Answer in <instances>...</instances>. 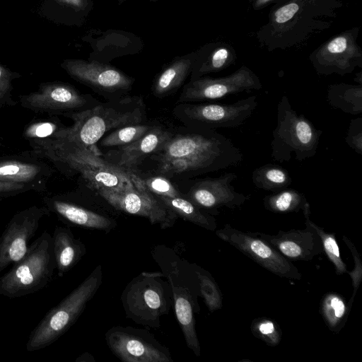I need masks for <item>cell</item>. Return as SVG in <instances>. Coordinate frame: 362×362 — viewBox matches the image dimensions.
<instances>
[{
	"label": "cell",
	"mask_w": 362,
	"mask_h": 362,
	"mask_svg": "<svg viewBox=\"0 0 362 362\" xmlns=\"http://www.w3.org/2000/svg\"><path fill=\"white\" fill-rule=\"evenodd\" d=\"M147 159L155 163L152 175L173 181L235 167L243 154L215 129L182 126L173 129L169 139Z\"/></svg>",
	"instance_id": "6da1fadb"
},
{
	"label": "cell",
	"mask_w": 362,
	"mask_h": 362,
	"mask_svg": "<svg viewBox=\"0 0 362 362\" xmlns=\"http://www.w3.org/2000/svg\"><path fill=\"white\" fill-rule=\"evenodd\" d=\"M30 152L49 161L66 177L79 175L88 187L124 189L145 187L136 174L128 173L107 162L102 155L66 139L28 141Z\"/></svg>",
	"instance_id": "7a4b0ae2"
},
{
	"label": "cell",
	"mask_w": 362,
	"mask_h": 362,
	"mask_svg": "<svg viewBox=\"0 0 362 362\" xmlns=\"http://www.w3.org/2000/svg\"><path fill=\"white\" fill-rule=\"evenodd\" d=\"M62 116L73 121L64 137L102 155L97 146L107 132L130 124L147 122L146 107L141 96L126 95L120 98L100 102L96 106Z\"/></svg>",
	"instance_id": "3957f363"
},
{
	"label": "cell",
	"mask_w": 362,
	"mask_h": 362,
	"mask_svg": "<svg viewBox=\"0 0 362 362\" xmlns=\"http://www.w3.org/2000/svg\"><path fill=\"white\" fill-rule=\"evenodd\" d=\"M55 269L52 235L44 231L25 255L0 276V295L15 298L36 293L50 283Z\"/></svg>",
	"instance_id": "277c9868"
},
{
	"label": "cell",
	"mask_w": 362,
	"mask_h": 362,
	"mask_svg": "<svg viewBox=\"0 0 362 362\" xmlns=\"http://www.w3.org/2000/svg\"><path fill=\"white\" fill-rule=\"evenodd\" d=\"M102 282V268L92 273L59 304L50 309L30 332L26 350L35 351L49 346L77 320Z\"/></svg>",
	"instance_id": "5b68a950"
},
{
	"label": "cell",
	"mask_w": 362,
	"mask_h": 362,
	"mask_svg": "<svg viewBox=\"0 0 362 362\" xmlns=\"http://www.w3.org/2000/svg\"><path fill=\"white\" fill-rule=\"evenodd\" d=\"M276 126L272 132L271 156L280 163L289 162L292 153L301 162L314 157L322 132L303 115H298L286 95L277 105Z\"/></svg>",
	"instance_id": "8992f818"
},
{
	"label": "cell",
	"mask_w": 362,
	"mask_h": 362,
	"mask_svg": "<svg viewBox=\"0 0 362 362\" xmlns=\"http://www.w3.org/2000/svg\"><path fill=\"white\" fill-rule=\"evenodd\" d=\"M159 272H143L126 287L122 296L128 317L146 327L158 328L160 319L168 313L170 303L169 284Z\"/></svg>",
	"instance_id": "52a82bcc"
},
{
	"label": "cell",
	"mask_w": 362,
	"mask_h": 362,
	"mask_svg": "<svg viewBox=\"0 0 362 362\" xmlns=\"http://www.w3.org/2000/svg\"><path fill=\"white\" fill-rule=\"evenodd\" d=\"M257 105V95L230 104L180 103L175 104L173 114L184 126L216 130L240 127L252 115Z\"/></svg>",
	"instance_id": "ba28073f"
},
{
	"label": "cell",
	"mask_w": 362,
	"mask_h": 362,
	"mask_svg": "<svg viewBox=\"0 0 362 362\" xmlns=\"http://www.w3.org/2000/svg\"><path fill=\"white\" fill-rule=\"evenodd\" d=\"M21 105L37 114L63 115L90 109L100 101L62 81L42 83L37 90L19 95Z\"/></svg>",
	"instance_id": "9c48e42d"
},
{
	"label": "cell",
	"mask_w": 362,
	"mask_h": 362,
	"mask_svg": "<svg viewBox=\"0 0 362 362\" xmlns=\"http://www.w3.org/2000/svg\"><path fill=\"white\" fill-rule=\"evenodd\" d=\"M215 233L270 272L289 279H302L298 269L256 233L242 231L225 224L222 228L216 230Z\"/></svg>",
	"instance_id": "30bf717a"
},
{
	"label": "cell",
	"mask_w": 362,
	"mask_h": 362,
	"mask_svg": "<svg viewBox=\"0 0 362 362\" xmlns=\"http://www.w3.org/2000/svg\"><path fill=\"white\" fill-rule=\"evenodd\" d=\"M61 66L72 78L89 87L106 100L128 95L134 83V78L98 61L66 59Z\"/></svg>",
	"instance_id": "8fae6325"
},
{
	"label": "cell",
	"mask_w": 362,
	"mask_h": 362,
	"mask_svg": "<svg viewBox=\"0 0 362 362\" xmlns=\"http://www.w3.org/2000/svg\"><path fill=\"white\" fill-rule=\"evenodd\" d=\"M96 192L114 209L143 216L163 229L173 227L177 214L146 187L124 189L98 188Z\"/></svg>",
	"instance_id": "7c38bea8"
},
{
	"label": "cell",
	"mask_w": 362,
	"mask_h": 362,
	"mask_svg": "<svg viewBox=\"0 0 362 362\" xmlns=\"http://www.w3.org/2000/svg\"><path fill=\"white\" fill-rule=\"evenodd\" d=\"M105 339L110 351L122 361H173L168 349L144 329L114 327L107 330Z\"/></svg>",
	"instance_id": "4fadbf2b"
},
{
	"label": "cell",
	"mask_w": 362,
	"mask_h": 362,
	"mask_svg": "<svg viewBox=\"0 0 362 362\" xmlns=\"http://www.w3.org/2000/svg\"><path fill=\"white\" fill-rule=\"evenodd\" d=\"M262 87L259 78L243 66L228 76L217 78L200 77L190 80L183 86L176 104L209 102L242 92L259 90Z\"/></svg>",
	"instance_id": "5bb4252c"
},
{
	"label": "cell",
	"mask_w": 362,
	"mask_h": 362,
	"mask_svg": "<svg viewBox=\"0 0 362 362\" xmlns=\"http://www.w3.org/2000/svg\"><path fill=\"white\" fill-rule=\"evenodd\" d=\"M50 214L45 206L34 205L13 216L0 236V274L25 255L41 220Z\"/></svg>",
	"instance_id": "9a60e30c"
},
{
	"label": "cell",
	"mask_w": 362,
	"mask_h": 362,
	"mask_svg": "<svg viewBox=\"0 0 362 362\" xmlns=\"http://www.w3.org/2000/svg\"><path fill=\"white\" fill-rule=\"evenodd\" d=\"M238 178L234 173L218 177L187 180V191L182 195L201 209L217 211L218 209L240 207L248 201L250 194L235 191L233 182Z\"/></svg>",
	"instance_id": "2e32d148"
},
{
	"label": "cell",
	"mask_w": 362,
	"mask_h": 362,
	"mask_svg": "<svg viewBox=\"0 0 362 362\" xmlns=\"http://www.w3.org/2000/svg\"><path fill=\"white\" fill-rule=\"evenodd\" d=\"M173 130L158 123L139 140L126 146L112 148L105 153H102V157L112 165L134 174L139 166L169 139Z\"/></svg>",
	"instance_id": "e0dca14e"
},
{
	"label": "cell",
	"mask_w": 362,
	"mask_h": 362,
	"mask_svg": "<svg viewBox=\"0 0 362 362\" xmlns=\"http://www.w3.org/2000/svg\"><path fill=\"white\" fill-rule=\"evenodd\" d=\"M42 202L50 214L66 224L106 233L117 225L115 218L81 205L71 194L45 195Z\"/></svg>",
	"instance_id": "ac0fdd59"
},
{
	"label": "cell",
	"mask_w": 362,
	"mask_h": 362,
	"mask_svg": "<svg viewBox=\"0 0 362 362\" xmlns=\"http://www.w3.org/2000/svg\"><path fill=\"white\" fill-rule=\"evenodd\" d=\"M54 172L47 163L30 151L0 157V181L27 185L37 192L46 190Z\"/></svg>",
	"instance_id": "d6986e66"
},
{
	"label": "cell",
	"mask_w": 362,
	"mask_h": 362,
	"mask_svg": "<svg viewBox=\"0 0 362 362\" xmlns=\"http://www.w3.org/2000/svg\"><path fill=\"white\" fill-rule=\"evenodd\" d=\"M302 230L279 231L276 235L256 233L289 260L310 261L322 253L321 240L315 230L306 221Z\"/></svg>",
	"instance_id": "ffe728a7"
},
{
	"label": "cell",
	"mask_w": 362,
	"mask_h": 362,
	"mask_svg": "<svg viewBox=\"0 0 362 362\" xmlns=\"http://www.w3.org/2000/svg\"><path fill=\"white\" fill-rule=\"evenodd\" d=\"M52 239L57 276L62 277L81 260L86 249L69 227L57 226Z\"/></svg>",
	"instance_id": "44dd1931"
},
{
	"label": "cell",
	"mask_w": 362,
	"mask_h": 362,
	"mask_svg": "<svg viewBox=\"0 0 362 362\" xmlns=\"http://www.w3.org/2000/svg\"><path fill=\"white\" fill-rule=\"evenodd\" d=\"M177 320L182 329L187 346L197 356L201 355L194 315L195 304L189 289L173 284L169 278Z\"/></svg>",
	"instance_id": "7402d4cb"
},
{
	"label": "cell",
	"mask_w": 362,
	"mask_h": 362,
	"mask_svg": "<svg viewBox=\"0 0 362 362\" xmlns=\"http://www.w3.org/2000/svg\"><path fill=\"white\" fill-rule=\"evenodd\" d=\"M196 54H189L175 59L165 67L153 80L151 91L158 98L175 94L192 73Z\"/></svg>",
	"instance_id": "603a6c76"
},
{
	"label": "cell",
	"mask_w": 362,
	"mask_h": 362,
	"mask_svg": "<svg viewBox=\"0 0 362 362\" xmlns=\"http://www.w3.org/2000/svg\"><path fill=\"white\" fill-rule=\"evenodd\" d=\"M327 100L330 106L345 113L359 115L362 113V85L344 83L329 85Z\"/></svg>",
	"instance_id": "cb8c5ba5"
},
{
	"label": "cell",
	"mask_w": 362,
	"mask_h": 362,
	"mask_svg": "<svg viewBox=\"0 0 362 362\" xmlns=\"http://www.w3.org/2000/svg\"><path fill=\"white\" fill-rule=\"evenodd\" d=\"M159 197L177 216L206 230H216L217 224L215 218L183 195L176 197Z\"/></svg>",
	"instance_id": "d4e9b609"
},
{
	"label": "cell",
	"mask_w": 362,
	"mask_h": 362,
	"mask_svg": "<svg viewBox=\"0 0 362 362\" xmlns=\"http://www.w3.org/2000/svg\"><path fill=\"white\" fill-rule=\"evenodd\" d=\"M252 181L258 189L275 192L288 187L292 177L283 167L267 163L253 170Z\"/></svg>",
	"instance_id": "484cf974"
},
{
	"label": "cell",
	"mask_w": 362,
	"mask_h": 362,
	"mask_svg": "<svg viewBox=\"0 0 362 362\" xmlns=\"http://www.w3.org/2000/svg\"><path fill=\"white\" fill-rule=\"evenodd\" d=\"M307 202L303 193L288 187L267 195L263 199L264 208L278 214L298 212Z\"/></svg>",
	"instance_id": "4316f807"
},
{
	"label": "cell",
	"mask_w": 362,
	"mask_h": 362,
	"mask_svg": "<svg viewBox=\"0 0 362 362\" xmlns=\"http://www.w3.org/2000/svg\"><path fill=\"white\" fill-rule=\"evenodd\" d=\"M69 130L58 116H49L45 119L32 121L25 125L23 137L28 141L42 139H62Z\"/></svg>",
	"instance_id": "83f0119b"
},
{
	"label": "cell",
	"mask_w": 362,
	"mask_h": 362,
	"mask_svg": "<svg viewBox=\"0 0 362 362\" xmlns=\"http://www.w3.org/2000/svg\"><path fill=\"white\" fill-rule=\"evenodd\" d=\"M158 122L130 124L113 129L105 134L98 142L102 147H119L130 144L145 135Z\"/></svg>",
	"instance_id": "f1b7e54d"
},
{
	"label": "cell",
	"mask_w": 362,
	"mask_h": 362,
	"mask_svg": "<svg viewBox=\"0 0 362 362\" xmlns=\"http://www.w3.org/2000/svg\"><path fill=\"white\" fill-rule=\"evenodd\" d=\"M302 211L305 217V221L308 222L319 235L322 245L323 252H325L328 259L334 264L336 273L338 275L347 273V267L341 257L339 247L334 233L325 232L322 227L315 224L310 219V206L308 202L304 205Z\"/></svg>",
	"instance_id": "f546056e"
},
{
	"label": "cell",
	"mask_w": 362,
	"mask_h": 362,
	"mask_svg": "<svg viewBox=\"0 0 362 362\" xmlns=\"http://www.w3.org/2000/svg\"><path fill=\"white\" fill-rule=\"evenodd\" d=\"M320 308L327 326L332 331L340 330L350 311L342 297L336 293H327L322 299Z\"/></svg>",
	"instance_id": "4dcf8cb0"
},
{
	"label": "cell",
	"mask_w": 362,
	"mask_h": 362,
	"mask_svg": "<svg viewBox=\"0 0 362 362\" xmlns=\"http://www.w3.org/2000/svg\"><path fill=\"white\" fill-rule=\"evenodd\" d=\"M195 274L201 295L209 310L214 312L221 308L223 305L222 293L212 276L202 268L196 270Z\"/></svg>",
	"instance_id": "1f68e13d"
},
{
	"label": "cell",
	"mask_w": 362,
	"mask_h": 362,
	"mask_svg": "<svg viewBox=\"0 0 362 362\" xmlns=\"http://www.w3.org/2000/svg\"><path fill=\"white\" fill-rule=\"evenodd\" d=\"M139 176V175H138ZM146 188L158 197H176L182 195L180 189L172 180L159 175L139 176Z\"/></svg>",
	"instance_id": "d6a6232c"
},
{
	"label": "cell",
	"mask_w": 362,
	"mask_h": 362,
	"mask_svg": "<svg viewBox=\"0 0 362 362\" xmlns=\"http://www.w3.org/2000/svg\"><path fill=\"white\" fill-rule=\"evenodd\" d=\"M251 330L256 337L269 346L277 345L281 338V332L278 325L269 319H256L252 324Z\"/></svg>",
	"instance_id": "836d02e7"
},
{
	"label": "cell",
	"mask_w": 362,
	"mask_h": 362,
	"mask_svg": "<svg viewBox=\"0 0 362 362\" xmlns=\"http://www.w3.org/2000/svg\"><path fill=\"white\" fill-rule=\"evenodd\" d=\"M21 76L20 74L11 71L0 62V107L17 104L13 97V83Z\"/></svg>",
	"instance_id": "e575fe53"
},
{
	"label": "cell",
	"mask_w": 362,
	"mask_h": 362,
	"mask_svg": "<svg viewBox=\"0 0 362 362\" xmlns=\"http://www.w3.org/2000/svg\"><path fill=\"white\" fill-rule=\"evenodd\" d=\"M343 240L347 245V247L349 248L352 257L354 258V269L350 272H347L349 273L351 281H352V286H353V293L352 296L350 298L349 302L347 303L348 308L350 310L353 303V301L354 300V297L356 296V291L358 288V286L361 282L362 280V262L361 260L360 255L354 246V245L352 243V242L347 238L346 236H343L342 238Z\"/></svg>",
	"instance_id": "d590c367"
},
{
	"label": "cell",
	"mask_w": 362,
	"mask_h": 362,
	"mask_svg": "<svg viewBox=\"0 0 362 362\" xmlns=\"http://www.w3.org/2000/svg\"><path fill=\"white\" fill-rule=\"evenodd\" d=\"M346 144L358 155L362 156V117H359L350 121Z\"/></svg>",
	"instance_id": "8d00e7d4"
},
{
	"label": "cell",
	"mask_w": 362,
	"mask_h": 362,
	"mask_svg": "<svg viewBox=\"0 0 362 362\" xmlns=\"http://www.w3.org/2000/svg\"><path fill=\"white\" fill-rule=\"evenodd\" d=\"M34 189L27 185L13 182L0 181V198L4 199L14 197Z\"/></svg>",
	"instance_id": "74e56055"
},
{
	"label": "cell",
	"mask_w": 362,
	"mask_h": 362,
	"mask_svg": "<svg viewBox=\"0 0 362 362\" xmlns=\"http://www.w3.org/2000/svg\"><path fill=\"white\" fill-rule=\"evenodd\" d=\"M298 9L299 7L298 4L295 3H290L283 7H281L275 13L276 22L283 23L289 21L293 17Z\"/></svg>",
	"instance_id": "f35d334b"
},
{
	"label": "cell",
	"mask_w": 362,
	"mask_h": 362,
	"mask_svg": "<svg viewBox=\"0 0 362 362\" xmlns=\"http://www.w3.org/2000/svg\"><path fill=\"white\" fill-rule=\"evenodd\" d=\"M57 2L71 5V6H80L81 4V0H56Z\"/></svg>",
	"instance_id": "ab89813d"
},
{
	"label": "cell",
	"mask_w": 362,
	"mask_h": 362,
	"mask_svg": "<svg viewBox=\"0 0 362 362\" xmlns=\"http://www.w3.org/2000/svg\"><path fill=\"white\" fill-rule=\"evenodd\" d=\"M269 1V0H258V3H259V4H262L265 3V2H266V1Z\"/></svg>",
	"instance_id": "60d3db41"
},
{
	"label": "cell",
	"mask_w": 362,
	"mask_h": 362,
	"mask_svg": "<svg viewBox=\"0 0 362 362\" xmlns=\"http://www.w3.org/2000/svg\"><path fill=\"white\" fill-rule=\"evenodd\" d=\"M3 146V144L0 142V146Z\"/></svg>",
	"instance_id": "b9f144b4"
},
{
	"label": "cell",
	"mask_w": 362,
	"mask_h": 362,
	"mask_svg": "<svg viewBox=\"0 0 362 362\" xmlns=\"http://www.w3.org/2000/svg\"><path fill=\"white\" fill-rule=\"evenodd\" d=\"M3 200V199L0 198V202Z\"/></svg>",
	"instance_id": "7bdbcfd3"
}]
</instances>
